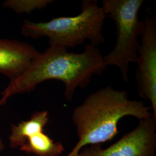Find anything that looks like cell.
Instances as JSON below:
<instances>
[{
	"label": "cell",
	"instance_id": "cell-12",
	"mask_svg": "<svg viewBox=\"0 0 156 156\" xmlns=\"http://www.w3.org/2000/svg\"><path fill=\"white\" fill-rule=\"evenodd\" d=\"M4 145L3 144L2 140L0 138V156H1V154L2 151L4 150Z\"/></svg>",
	"mask_w": 156,
	"mask_h": 156
},
{
	"label": "cell",
	"instance_id": "cell-3",
	"mask_svg": "<svg viewBox=\"0 0 156 156\" xmlns=\"http://www.w3.org/2000/svg\"><path fill=\"white\" fill-rule=\"evenodd\" d=\"M106 17L97 0H85L78 15L58 17L44 22L25 20L21 32L24 36L34 39L48 37L50 46L67 49L82 45L86 40L97 47L105 41L102 31Z\"/></svg>",
	"mask_w": 156,
	"mask_h": 156
},
{
	"label": "cell",
	"instance_id": "cell-7",
	"mask_svg": "<svg viewBox=\"0 0 156 156\" xmlns=\"http://www.w3.org/2000/svg\"><path fill=\"white\" fill-rule=\"evenodd\" d=\"M32 45L17 40L0 39V73L15 79L39 54Z\"/></svg>",
	"mask_w": 156,
	"mask_h": 156
},
{
	"label": "cell",
	"instance_id": "cell-9",
	"mask_svg": "<svg viewBox=\"0 0 156 156\" xmlns=\"http://www.w3.org/2000/svg\"><path fill=\"white\" fill-rule=\"evenodd\" d=\"M20 150L38 156H58L64 151V147L61 142H55L48 135L41 132L30 137Z\"/></svg>",
	"mask_w": 156,
	"mask_h": 156
},
{
	"label": "cell",
	"instance_id": "cell-4",
	"mask_svg": "<svg viewBox=\"0 0 156 156\" xmlns=\"http://www.w3.org/2000/svg\"><path fill=\"white\" fill-rule=\"evenodd\" d=\"M144 2V0H104L102 2L105 15L114 21L116 27L115 47L104 56V61L106 67L119 68L124 82L128 81L129 64L136 63L138 59L143 28L138 15Z\"/></svg>",
	"mask_w": 156,
	"mask_h": 156
},
{
	"label": "cell",
	"instance_id": "cell-8",
	"mask_svg": "<svg viewBox=\"0 0 156 156\" xmlns=\"http://www.w3.org/2000/svg\"><path fill=\"white\" fill-rule=\"evenodd\" d=\"M49 120L47 111L34 112L30 119L17 125L12 124L9 135V145L13 149L20 147L28 138L35 134L44 132V128Z\"/></svg>",
	"mask_w": 156,
	"mask_h": 156
},
{
	"label": "cell",
	"instance_id": "cell-1",
	"mask_svg": "<svg viewBox=\"0 0 156 156\" xmlns=\"http://www.w3.org/2000/svg\"><path fill=\"white\" fill-rule=\"evenodd\" d=\"M106 67L100 49L91 44L85 45L80 53L49 46L44 53H39L21 75L10 80L1 93L0 106L4 105L12 95L33 91L38 84L48 80L63 82L65 98L71 101L76 90L87 87L91 78L102 73Z\"/></svg>",
	"mask_w": 156,
	"mask_h": 156
},
{
	"label": "cell",
	"instance_id": "cell-11",
	"mask_svg": "<svg viewBox=\"0 0 156 156\" xmlns=\"http://www.w3.org/2000/svg\"><path fill=\"white\" fill-rule=\"evenodd\" d=\"M101 150L100 145H91L82 149L77 156H99Z\"/></svg>",
	"mask_w": 156,
	"mask_h": 156
},
{
	"label": "cell",
	"instance_id": "cell-6",
	"mask_svg": "<svg viewBox=\"0 0 156 156\" xmlns=\"http://www.w3.org/2000/svg\"><path fill=\"white\" fill-rule=\"evenodd\" d=\"M156 150V119L140 120L133 130L105 149L99 156H154Z\"/></svg>",
	"mask_w": 156,
	"mask_h": 156
},
{
	"label": "cell",
	"instance_id": "cell-10",
	"mask_svg": "<svg viewBox=\"0 0 156 156\" xmlns=\"http://www.w3.org/2000/svg\"><path fill=\"white\" fill-rule=\"evenodd\" d=\"M52 2L51 0H9L4 3V5L17 13H30L36 9L45 8Z\"/></svg>",
	"mask_w": 156,
	"mask_h": 156
},
{
	"label": "cell",
	"instance_id": "cell-5",
	"mask_svg": "<svg viewBox=\"0 0 156 156\" xmlns=\"http://www.w3.org/2000/svg\"><path fill=\"white\" fill-rule=\"evenodd\" d=\"M140 38L135 75L138 93L140 98L150 102L156 119V17H147L143 21Z\"/></svg>",
	"mask_w": 156,
	"mask_h": 156
},
{
	"label": "cell",
	"instance_id": "cell-2",
	"mask_svg": "<svg viewBox=\"0 0 156 156\" xmlns=\"http://www.w3.org/2000/svg\"><path fill=\"white\" fill-rule=\"evenodd\" d=\"M150 108L140 101L131 100L127 91L106 86L89 95L76 107L72 119L78 143L66 156H77L87 146L99 145L113 139L119 133L118 124L123 117L139 120L152 117Z\"/></svg>",
	"mask_w": 156,
	"mask_h": 156
}]
</instances>
